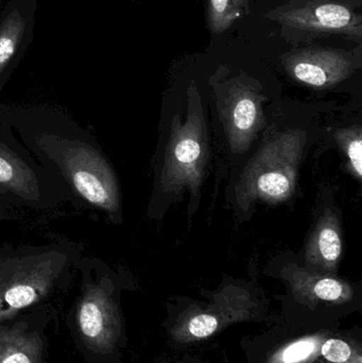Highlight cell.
Here are the masks:
<instances>
[{"mask_svg":"<svg viewBox=\"0 0 362 363\" xmlns=\"http://www.w3.org/2000/svg\"><path fill=\"white\" fill-rule=\"evenodd\" d=\"M64 262L65 256L49 252L0 266V323L46 296Z\"/></svg>","mask_w":362,"mask_h":363,"instance_id":"6da1fadb","label":"cell"},{"mask_svg":"<svg viewBox=\"0 0 362 363\" xmlns=\"http://www.w3.org/2000/svg\"><path fill=\"white\" fill-rule=\"evenodd\" d=\"M61 166L68 181L83 199L98 208L115 213L119 194L112 169L91 147L69 143L61 153Z\"/></svg>","mask_w":362,"mask_h":363,"instance_id":"7a4b0ae2","label":"cell"},{"mask_svg":"<svg viewBox=\"0 0 362 363\" xmlns=\"http://www.w3.org/2000/svg\"><path fill=\"white\" fill-rule=\"evenodd\" d=\"M283 25L310 32L344 34L361 40V16L344 4L315 1L289 9L276 16Z\"/></svg>","mask_w":362,"mask_h":363,"instance_id":"3957f363","label":"cell"},{"mask_svg":"<svg viewBox=\"0 0 362 363\" xmlns=\"http://www.w3.org/2000/svg\"><path fill=\"white\" fill-rule=\"evenodd\" d=\"M287 68L297 80L325 87L344 80L353 70V62L344 51L307 48L287 55Z\"/></svg>","mask_w":362,"mask_h":363,"instance_id":"277c9868","label":"cell"},{"mask_svg":"<svg viewBox=\"0 0 362 363\" xmlns=\"http://www.w3.org/2000/svg\"><path fill=\"white\" fill-rule=\"evenodd\" d=\"M79 330L85 342L96 351L108 349L114 339L113 303L99 285H89L77 311Z\"/></svg>","mask_w":362,"mask_h":363,"instance_id":"5b68a950","label":"cell"},{"mask_svg":"<svg viewBox=\"0 0 362 363\" xmlns=\"http://www.w3.org/2000/svg\"><path fill=\"white\" fill-rule=\"evenodd\" d=\"M0 187L28 200H35L40 196L34 172L4 145H0Z\"/></svg>","mask_w":362,"mask_h":363,"instance_id":"8992f818","label":"cell"},{"mask_svg":"<svg viewBox=\"0 0 362 363\" xmlns=\"http://www.w3.org/2000/svg\"><path fill=\"white\" fill-rule=\"evenodd\" d=\"M42 339L15 326L0 330V363H42Z\"/></svg>","mask_w":362,"mask_h":363,"instance_id":"52a82bcc","label":"cell"},{"mask_svg":"<svg viewBox=\"0 0 362 363\" xmlns=\"http://www.w3.org/2000/svg\"><path fill=\"white\" fill-rule=\"evenodd\" d=\"M248 8V0H208V23L216 34L222 33L240 18Z\"/></svg>","mask_w":362,"mask_h":363,"instance_id":"ba28073f","label":"cell"},{"mask_svg":"<svg viewBox=\"0 0 362 363\" xmlns=\"http://www.w3.org/2000/svg\"><path fill=\"white\" fill-rule=\"evenodd\" d=\"M25 32V21L17 11L6 16L0 27V74L16 53Z\"/></svg>","mask_w":362,"mask_h":363,"instance_id":"9c48e42d","label":"cell"},{"mask_svg":"<svg viewBox=\"0 0 362 363\" xmlns=\"http://www.w3.org/2000/svg\"><path fill=\"white\" fill-rule=\"evenodd\" d=\"M257 187L265 196L282 198L290 191V178L283 170L273 169L259 177Z\"/></svg>","mask_w":362,"mask_h":363,"instance_id":"30bf717a","label":"cell"},{"mask_svg":"<svg viewBox=\"0 0 362 363\" xmlns=\"http://www.w3.org/2000/svg\"><path fill=\"white\" fill-rule=\"evenodd\" d=\"M317 252L327 262H335L341 254V240L335 228L325 226L317 236Z\"/></svg>","mask_w":362,"mask_h":363,"instance_id":"8fae6325","label":"cell"},{"mask_svg":"<svg viewBox=\"0 0 362 363\" xmlns=\"http://www.w3.org/2000/svg\"><path fill=\"white\" fill-rule=\"evenodd\" d=\"M257 108L253 99L242 97L236 102L233 111V123L240 132H246L252 128L256 121Z\"/></svg>","mask_w":362,"mask_h":363,"instance_id":"7c38bea8","label":"cell"},{"mask_svg":"<svg viewBox=\"0 0 362 363\" xmlns=\"http://www.w3.org/2000/svg\"><path fill=\"white\" fill-rule=\"evenodd\" d=\"M201 147L195 138H186L181 140L174 148V159L183 167L191 169L200 157Z\"/></svg>","mask_w":362,"mask_h":363,"instance_id":"4fadbf2b","label":"cell"},{"mask_svg":"<svg viewBox=\"0 0 362 363\" xmlns=\"http://www.w3.org/2000/svg\"><path fill=\"white\" fill-rule=\"evenodd\" d=\"M322 355L329 362L344 363L350 358L351 347L344 341L331 339L323 345Z\"/></svg>","mask_w":362,"mask_h":363,"instance_id":"5bb4252c","label":"cell"},{"mask_svg":"<svg viewBox=\"0 0 362 363\" xmlns=\"http://www.w3.org/2000/svg\"><path fill=\"white\" fill-rule=\"evenodd\" d=\"M218 326L216 318L210 315H200L193 318L189 323V330L197 338L210 336Z\"/></svg>","mask_w":362,"mask_h":363,"instance_id":"9a60e30c","label":"cell"},{"mask_svg":"<svg viewBox=\"0 0 362 363\" xmlns=\"http://www.w3.org/2000/svg\"><path fill=\"white\" fill-rule=\"evenodd\" d=\"M314 291L321 300L336 301L344 294V287L335 279H323L316 284Z\"/></svg>","mask_w":362,"mask_h":363,"instance_id":"2e32d148","label":"cell"},{"mask_svg":"<svg viewBox=\"0 0 362 363\" xmlns=\"http://www.w3.org/2000/svg\"><path fill=\"white\" fill-rule=\"evenodd\" d=\"M315 343L312 341H299L290 345L285 351L284 362L286 363H295L306 359L314 352Z\"/></svg>","mask_w":362,"mask_h":363,"instance_id":"e0dca14e","label":"cell"},{"mask_svg":"<svg viewBox=\"0 0 362 363\" xmlns=\"http://www.w3.org/2000/svg\"><path fill=\"white\" fill-rule=\"evenodd\" d=\"M361 150L362 144L361 138H357L356 140H352L350 145H349V159H350L351 164H352L353 168H354L358 177H361L362 174Z\"/></svg>","mask_w":362,"mask_h":363,"instance_id":"ac0fdd59","label":"cell"}]
</instances>
